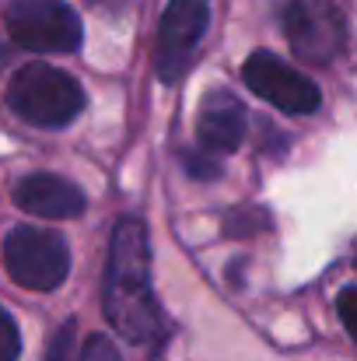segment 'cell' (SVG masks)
Masks as SVG:
<instances>
[{"label":"cell","mask_w":357,"mask_h":361,"mask_svg":"<svg viewBox=\"0 0 357 361\" xmlns=\"http://www.w3.org/2000/svg\"><path fill=\"white\" fill-rule=\"evenodd\" d=\"M77 361H123V358H119V351L113 348V341H109L106 334H95V337L84 341Z\"/></svg>","instance_id":"cell-11"},{"label":"cell","mask_w":357,"mask_h":361,"mask_svg":"<svg viewBox=\"0 0 357 361\" xmlns=\"http://www.w3.org/2000/svg\"><path fill=\"white\" fill-rule=\"evenodd\" d=\"M284 32L298 60L333 63L347 46V21L333 0H291L284 7Z\"/></svg>","instance_id":"cell-6"},{"label":"cell","mask_w":357,"mask_h":361,"mask_svg":"<svg viewBox=\"0 0 357 361\" xmlns=\"http://www.w3.org/2000/svg\"><path fill=\"white\" fill-rule=\"evenodd\" d=\"M14 204L25 214L46 218V221H70V218H81L88 207L84 190L53 172H35V176L21 179L14 186Z\"/></svg>","instance_id":"cell-8"},{"label":"cell","mask_w":357,"mask_h":361,"mask_svg":"<svg viewBox=\"0 0 357 361\" xmlns=\"http://www.w3.org/2000/svg\"><path fill=\"white\" fill-rule=\"evenodd\" d=\"M106 319L123 341L154 348L165 337V319L151 291V245L137 218H123L109 245L106 270Z\"/></svg>","instance_id":"cell-1"},{"label":"cell","mask_w":357,"mask_h":361,"mask_svg":"<svg viewBox=\"0 0 357 361\" xmlns=\"http://www.w3.org/2000/svg\"><path fill=\"white\" fill-rule=\"evenodd\" d=\"M46 361H74V319H67L60 326V334L49 344V358Z\"/></svg>","instance_id":"cell-12"},{"label":"cell","mask_w":357,"mask_h":361,"mask_svg":"<svg viewBox=\"0 0 357 361\" xmlns=\"http://www.w3.org/2000/svg\"><path fill=\"white\" fill-rule=\"evenodd\" d=\"M4 21L11 39L32 53H74L84 39L77 11L60 0H14Z\"/></svg>","instance_id":"cell-4"},{"label":"cell","mask_w":357,"mask_h":361,"mask_svg":"<svg viewBox=\"0 0 357 361\" xmlns=\"http://www.w3.org/2000/svg\"><path fill=\"white\" fill-rule=\"evenodd\" d=\"M182 158H186V169H189V176H196V179H214V176H218V161L211 158V151L203 154V147H200L196 154H193V151H186Z\"/></svg>","instance_id":"cell-14"},{"label":"cell","mask_w":357,"mask_h":361,"mask_svg":"<svg viewBox=\"0 0 357 361\" xmlns=\"http://www.w3.org/2000/svg\"><path fill=\"white\" fill-rule=\"evenodd\" d=\"M21 358V330L14 323V316L0 305V361H18Z\"/></svg>","instance_id":"cell-10"},{"label":"cell","mask_w":357,"mask_h":361,"mask_svg":"<svg viewBox=\"0 0 357 361\" xmlns=\"http://www.w3.org/2000/svg\"><path fill=\"white\" fill-rule=\"evenodd\" d=\"M242 81H245V88H252V95H259L263 102H270L273 109L291 113V116H308L322 106L315 81L266 49H256L242 63Z\"/></svg>","instance_id":"cell-7"},{"label":"cell","mask_w":357,"mask_h":361,"mask_svg":"<svg viewBox=\"0 0 357 361\" xmlns=\"http://www.w3.org/2000/svg\"><path fill=\"white\" fill-rule=\"evenodd\" d=\"M7 106L14 116H21L32 126H67L81 116L84 109V88L77 85V78H70L67 71L53 67V63H25L11 85H7Z\"/></svg>","instance_id":"cell-2"},{"label":"cell","mask_w":357,"mask_h":361,"mask_svg":"<svg viewBox=\"0 0 357 361\" xmlns=\"http://www.w3.org/2000/svg\"><path fill=\"white\" fill-rule=\"evenodd\" d=\"M337 312H340L344 330L357 341V288H344V291H340V298H337Z\"/></svg>","instance_id":"cell-13"},{"label":"cell","mask_w":357,"mask_h":361,"mask_svg":"<svg viewBox=\"0 0 357 361\" xmlns=\"http://www.w3.org/2000/svg\"><path fill=\"white\" fill-rule=\"evenodd\" d=\"M245 133H249L245 106L238 102L232 92H225V88L207 92L203 102H200V116H196L200 147L211 151V154H232V151L242 147Z\"/></svg>","instance_id":"cell-9"},{"label":"cell","mask_w":357,"mask_h":361,"mask_svg":"<svg viewBox=\"0 0 357 361\" xmlns=\"http://www.w3.org/2000/svg\"><path fill=\"white\" fill-rule=\"evenodd\" d=\"M207 25H211V0H168L158 21V46H154V67L165 85H175L189 74Z\"/></svg>","instance_id":"cell-5"},{"label":"cell","mask_w":357,"mask_h":361,"mask_svg":"<svg viewBox=\"0 0 357 361\" xmlns=\"http://www.w3.org/2000/svg\"><path fill=\"white\" fill-rule=\"evenodd\" d=\"M4 267L14 284L32 291H53L70 274V249L53 228H11L4 239Z\"/></svg>","instance_id":"cell-3"}]
</instances>
